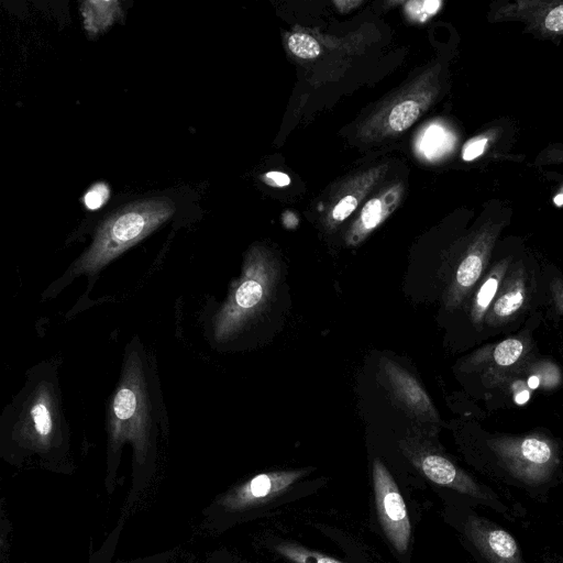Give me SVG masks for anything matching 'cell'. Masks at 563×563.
Instances as JSON below:
<instances>
[{
  "mask_svg": "<svg viewBox=\"0 0 563 563\" xmlns=\"http://www.w3.org/2000/svg\"><path fill=\"white\" fill-rule=\"evenodd\" d=\"M363 3L362 0H335L333 5L342 13L350 12Z\"/></svg>",
  "mask_w": 563,
  "mask_h": 563,
  "instance_id": "obj_28",
  "label": "cell"
},
{
  "mask_svg": "<svg viewBox=\"0 0 563 563\" xmlns=\"http://www.w3.org/2000/svg\"><path fill=\"white\" fill-rule=\"evenodd\" d=\"M379 368L395 399L411 417L432 426L439 422L430 397L410 373L385 356L379 360Z\"/></svg>",
  "mask_w": 563,
  "mask_h": 563,
  "instance_id": "obj_9",
  "label": "cell"
},
{
  "mask_svg": "<svg viewBox=\"0 0 563 563\" xmlns=\"http://www.w3.org/2000/svg\"><path fill=\"white\" fill-rule=\"evenodd\" d=\"M109 187L104 183L95 184L84 196V203L90 210L100 208L109 198Z\"/></svg>",
  "mask_w": 563,
  "mask_h": 563,
  "instance_id": "obj_23",
  "label": "cell"
},
{
  "mask_svg": "<svg viewBox=\"0 0 563 563\" xmlns=\"http://www.w3.org/2000/svg\"><path fill=\"white\" fill-rule=\"evenodd\" d=\"M544 26L551 32L563 31V3L551 9L544 19Z\"/></svg>",
  "mask_w": 563,
  "mask_h": 563,
  "instance_id": "obj_24",
  "label": "cell"
},
{
  "mask_svg": "<svg viewBox=\"0 0 563 563\" xmlns=\"http://www.w3.org/2000/svg\"><path fill=\"white\" fill-rule=\"evenodd\" d=\"M441 4V1L437 0L409 1L406 3L405 9L411 19L423 22L435 14L439 11Z\"/></svg>",
  "mask_w": 563,
  "mask_h": 563,
  "instance_id": "obj_22",
  "label": "cell"
},
{
  "mask_svg": "<svg viewBox=\"0 0 563 563\" xmlns=\"http://www.w3.org/2000/svg\"><path fill=\"white\" fill-rule=\"evenodd\" d=\"M401 449L411 463L432 483L465 496L473 504L489 507L507 520L515 521L525 514L522 507L506 504L495 490L479 483L428 443L413 437L407 438L401 442Z\"/></svg>",
  "mask_w": 563,
  "mask_h": 563,
  "instance_id": "obj_4",
  "label": "cell"
},
{
  "mask_svg": "<svg viewBox=\"0 0 563 563\" xmlns=\"http://www.w3.org/2000/svg\"><path fill=\"white\" fill-rule=\"evenodd\" d=\"M80 11L89 35L104 32L122 15L118 1H85L80 4Z\"/></svg>",
  "mask_w": 563,
  "mask_h": 563,
  "instance_id": "obj_17",
  "label": "cell"
},
{
  "mask_svg": "<svg viewBox=\"0 0 563 563\" xmlns=\"http://www.w3.org/2000/svg\"><path fill=\"white\" fill-rule=\"evenodd\" d=\"M550 288L555 307L563 313V279L554 278L551 282Z\"/></svg>",
  "mask_w": 563,
  "mask_h": 563,
  "instance_id": "obj_27",
  "label": "cell"
},
{
  "mask_svg": "<svg viewBox=\"0 0 563 563\" xmlns=\"http://www.w3.org/2000/svg\"><path fill=\"white\" fill-rule=\"evenodd\" d=\"M387 170L386 165L363 170L345 180L334 195L324 225L330 230L347 219Z\"/></svg>",
  "mask_w": 563,
  "mask_h": 563,
  "instance_id": "obj_12",
  "label": "cell"
},
{
  "mask_svg": "<svg viewBox=\"0 0 563 563\" xmlns=\"http://www.w3.org/2000/svg\"><path fill=\"white\" fill-rule=\"evenodd\" d=\"M560 563H563V555H562V559H561V562Z\"/></svg>",
  "mask_w": 563,
  "mask_h": 563,
  "instance_id": "obj_32",
  "label": "cell"
},
{
  "mask_svg": "<svg viewBox=\"0 0 563 563\" xmlns=\"http://www.w3.org/2000/svg\"><path fill=\"white\" fill-rule=\"evenodd\" d=\"M554 203L556 206H562L563 205V194H559L554 197L553 199Z\"/></svg>",
  "mask_w": 563,
  "mask_h": 563,
  "instance_id": "obj_31",
  "label": "cell"
},
{
  "mask_svg": "<svg viewBox=\"0 0 563 563\" xmlns=\"http://www.w3.org/2000/svg\"><path fill=\"white\" fill-rule=\"evenodd\" d=\"M264 180L274 187H285L290 184V177L282 172H268L263 176Z\"/></svg>",
  "mask_w": 563,
  "mask_h": 563,
  "instance_id": "obj_26",
  "label": "cell"
},
{
  "mask_svg": "<svg viewBox=\"0 0 563 563\" xmlns=\"http://www.w3.org/2000/svg\"><path fill=\"white\" fill-rule=\"evenodd\" d=\"M279 277L276 257L264 246H252L239 279L214 318V336L224 341L239 333L267 307Z\"/></svg>",
  "mask_w": 563,
  "mask_h": 563,
  "instance_id": "obj_3",
  "label": "cell"
},
{
  "mask_svg": "<svg viewBox=\"0 0 563 563\" xmlns=\"http://www.w3.org/2000/svg\"><path fill=\"white\" fill-rule=\"evenodd\" d=\"M461 530L482 563H526L516 539L477 512L467 509Z\"/></svg>",
  "mask_w": 563,
  "mask_h": 563,
  "instance_id": "obj_8",
  "label": "cell"
},
{
  "mask_svg": "<svg viewBox=\"0 0 563 563\" xmlns=\"http://www.w3.org/2000/svg\"><path fill=\"white\" fill-rule=\"evenodd\" d=\"M20 422L24 426L23 429L45 442L54 432L57 422L53 393L46 387L33 393L22 410Z\"/></svg>",
  "mask_w": 563,
  "mask_h": 563,
  "instance_id": "obj_15",
  "label": "cell"
},
{
  "mask_svg": "<svg viewBox=\"0 0 563 563\" xmlns=\"http://www.w3.org/2000/svg\"><path fill=\"white\" fill-rule=\"evenodd\" d=\"M276 551L292 563H343L325 554L308 550L296 543H279Z\"/></svg>",
  "mask_w": 563,
  "mask_h": 563,
  "instance_id": "obj_19",
  "label": "cell"
},
{
  "mask_svg": "<svg viewBox=\"0 0 563 563\" xmlns=\"http://www.w3.org/2000/svg\"><path fill=\"white\" fill-rule=\"evenodd\" d=\"M540 385V378L537 375H531L528 378V386L531 389H536Z\"/></svg>",
  "mask_w": 563,
  "mask_h": 563,
  "instance_id": "obj_30",
  "label": "cell"
},
{
  "mask_svg": "<svg viewBox=\"0 0 563 563\" xmlns=\"http://www.w3.org/2000/svg\"><path fill=\"white\" fill-rule=\"evenodd\" d=\"M287 47L295 56L301 59H313L322 52L319 42L313 36L301 32L288 36Z\"/></svg>",
  "mask_w": 563,
  "mask_h": 563,
  "instance_id": "obj_20",
  "label": "cell"
},
{
  "mask_svg": "<svg viewBox=\"0 0 563 563\" xmlns=\"http://www.w3.org/2000/svg\"><path fill=\"white\" fill-rule=\"evenodd\" d=\"M523 349L519 339H506L495 346L493 360L498 366H511L521 357Z\"/></svg>",
  "mask_w": 563,
  "mask_h": 563,
  "instance_id": "obj_21",
  "label": "cell"
},
{
  "mask_svg": "<svg viewBox=\"0 0 563 563\" xmlns=\"http://www.w3.org/2000/svg\"><path fill=\"white\" fill-rule=\"evenodd\" d=\"M404 194V185L396 183L368 199L345 234V242L354 246L364 241L397 208Z\"/></svg>",
  "mask_w": 563,
  "mask_h": 563,
  "instance_id": "obj_11",
  "label": "cell"
},
{
  "mask_svg": "<svg viewBox=\"0 0 563 563\" xmlns=\"http://www.w3.org/2000/svg\"><path fill=\"white\" fill-rule=\"evenodd\" d=\"M303 474V470L258 474L235 490L229 504L233 508H245L266 503L287 490Z\"/></svg>",
  "mask_w": 563,
  "mask_h": 563,
  "instance_id": "obj_13",
  "label": "cell"
},
{
  "mask_svg": "<svg viewBox=\"0 0 563 563\" xmlns=\"http://www.w3.org/2000/svg\"><path fill=\"white\" fill-rule=\"evenodd\" d=\"M373 484L383 530L395 549L402 553L410 541V520L405 500L393 476L379 460L373 462Z\"/></svg>",
  "mask_w": 563,
  "mask_h": 563,
  "instance_id": "obj_7",
  "label": "cell"
},
{
  "mask_svg": "<svg viewBox=\"0 0 563 563\" xmlns=\"http://www.w3.org/2000/svg\"><path fill=\"white\" fill-rule=\"evenodd\" d=\"M438 74L435 67L427 69L394 92L360 125L358 137L379 141L409 129L435 99Z\"/></svg>",
  "mask_w": 563,
  "mask_h": 563,
  "instance_id": "obj_5",
  "label": "cell"
},
{
  "mask_svg": "<svg viewBox=\"0 0 563 563\" xmlns=\"http://www.w3.org/2000/svg\"><path fill=\"white\" fill-rule=\"evenodd\" d=\"M509 265V258L499 261L486 275L471 305L470 317L477 328L482 327L485 316L497 295Z\"/></svg>",
  "mask_w": 563,
  "mask_h": 563,
  "instance_id": "obj_16",
  "label": "cell"
},
{
  "mask_svg": "<svg viewBox=\"0 0 563 563\" xmlns=\"http://www.w3.org/2000/svg\"><path fill=\"white\" fill-rule=\"evenodd\" d=\"M493 459L488 474L499 482L544 500L560 475V453L551 439L540 435L488 438Z\"/></svg>",
  "mask_w": 563,
  "mask_h": 563,
  "instance_id": "obj_1",
  "label": "cell"
},
{
  "mask_svg": "<svg viewBox=\"0 0 563 563\" xmlns=\"http://www.w3.org/2000/svg\"><path fill=\"white\" fill-rule=\"evenodd\" d=\"M112 442L130 439L143 448L151 429V404L140 357L131 354L124 364L109 412Z\"/></svg>",
  "mask_w": 563,
  "mask_h": 563,
  "instance_id": "obj_6",
  "label": "cell"
},
{
  "mask_svg": "<svg viewBox=\"0 0 563 563\" xmlns=\"http://www.w3.org/2000/svg\"><path fill=\"white\" fill-rule=\"evenodd\" d=\"M530 394L528 390H521L516 395L515 400L517 404L522 405L529 400Z\"/></svg>",
  "mask_w": 563,
  "mask_h": 563,
  "instance_id": "obj_29",
  "label": "cell"
},
{
  "mask_svg": "<svg viewBox=\"0 0 563 563\" xmlns=\"http://www.w3.org/2000/svg\"><path fill=\"white\" fill-rule=\"evenodd\" d=\"M494 243V235L484 232L470 245L456 267L455 274L444 295L446 309L457 308L481 278Z\"/></svg>",
  "mask_w": 563,
  "mask_h": 563,
  "instance_id": "obj_10",
  "label": "cell"
},
{
  "mask_svg": "<svg viewBox=\"0 0 563 563\" xmlns=\"http://www.w3.org/2000/svg\"><path fill=\"white\" fill-rule=\"evenodd\" d=\"M501 290L490 305L484 322L498 327L509 322L526 305L527 276L522 267H516L501 285Z\"/></svg>",
  "mask_w": 563,
  "mask_h": 563,
  "instance_id": "obj_14",
  "label": "cell"
},
{
  "mask_svg": "<svg viewBox=\"0 0 563 563\" xmlns=\"http://www.w3.org/2000/svg\"><path fill=\"white\" fill-rule=\"evenodd\" d=\"M487 144V139L477 137L475 140L470 141L463 150L462 157L464 161H472L479 155L483 154L485 146Z\"/></svg>",
  "mask_w": 563,
  "mask_h": 563,
  "instance_id": "obj_25",
  "label": "cell"
},
{
  "mask_svg": "<svg viewBox=\"0 0 563 563\" xmlns=\"http://www.w3.org/2000/svg\"><path fill=\"white\" fill-rule=\"evenodd\" d=\"M449 135L438 124L426 128L419 139V152L429 159L441 155L449 145Z\"/></svg>",
  "mask_w": 563,
  "mask_h": 563,
  "instance_id": "obj_18",
  "label": "cell"
},
{
  "mask_svg": "<svg viewBox=\"0 0 563 563\" xmlns=\"http://www.w3.org/2000/svg\"><path fill=\"white\" fill-rule=\"evenodd\" d=\"M174 213L172 200L153 197L112 212L98 227L89 249L77 261V273H95L143 240Z\"/></svg>",
  "mask_w": 563,
  "mask_h": 563,
  "instance_id": "obj_2",
  "label": "cell"
}]
</instances>
